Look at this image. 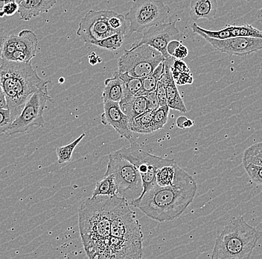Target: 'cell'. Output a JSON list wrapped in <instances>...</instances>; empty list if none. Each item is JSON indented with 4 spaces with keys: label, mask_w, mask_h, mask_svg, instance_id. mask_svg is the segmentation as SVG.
Wrapping results in <instances>:
<instances>
[{
    "label": "cell",
    "mask_w": 262,
    "mask_h": 259,
    "mask_svg": "<svg viewBox=\"0 0 262 259\" xmlns=\"http://www.w3.org/2000/svg\"><path fill=\"white\" fill-rule=\"evenodd\" d=\"M173 182L167 186L155 183L138 199L131 201V206L158 222L177 219L194 201L198 184L191 175L174 163Z\"/></svg>",
    "instance_id": "6da1fadb"
},
{
    "label": "cell",
    "mask_w": 262,
    "mask_h": 259,
    "mask_svg": "<svg viewBox=\"0 0 262 259\" xmlns=\"http://www.w3.org/2000/svg\"><path fill=\"white\" fill-rule=\"evenodd\" d=\"M111 196H91L80 206V234L90 258H104L111 236Z\"/></svg>",
    "instance_id": "7a4b0ae2"
},
{
    "label": "cell",
    "mask_w": 262,
    "mask_h": 259,
    "mask_svg": "<svg viewBox=\"0 0 262 259\" xmlns=\"http://www.w3.org/2000/svg\"><path fill=\"white\" fill-rule=\"evenodd\" d=\"M0 83L14 121L29 97L37 91H47L50 82L39 76L31 62L21 63L3 59Z\"/></svg>",
    "instance_id": "3957f363"
},
{
    "label": "cell",
    "mask_w": 262,
    "mask_h": 259,
    "mask_svg": "<svg viewBox=\"0 0 262 259\" xmlns=\"http://www.w3.org/2000/svg\"><path fill=\"white\" fill-rule=\"evenodd\" d=\"M261 236V232L247 224L243 217L234 218L217 236L212 258H249Z\"/></svg>",
    "instance_id": "277c9868"
},
{
    "label": "cell",
    "mask_w": 262,
    "mask_h": 259,
    "mask_svg": "<svg viewBox=\"0 0 262 259\" xmlns=\"http://www.w3.org/2000/svg\"><path fill=\"white\" fill-rule=\"evenodd\" d=\"M104 176L112 174L117 187V196L133 201L138 199L143 191L142 178L137 167L114 152L108 156Z\"/></svg>",
    "instance_id": "5b68a950"
},
{
    "label": "cell",
    "mask_w": 262,
    "mask_h": 259,
    "mask_svg": "<svg viewBox=\"0 0 262 259\" xmlns=\"http://www.w3.org/2000/svg\"><path fill=\"white\" fill-rule=\"evenodd\" d=\"M170 11L163 0H133L130 11L124 15L130 23L129 35L134 32L143 33L151 26L163 24Z\"/></svg>",
    "instance_id": "8992f818"
},
{
    "label": "cell",
    "mask_w": 262,
    "mask_h": 259,
    "mask_svg": "<svg viewBox=\"0 0 262 259\" xmlns=\"http://www.w3.org/2000/svg\"><path fill=\"white\" fill-rule=\"evenodd\" d=\"M111 236L143 242L142 226L130 209L129 202L117 195L111 196Z\"/></svg>",
    "instance_id": "52a82bcc"
},
{
    "label": "cell",
    "mask_w": 262,
    "mask_h": 259,
    "mask_svg": "<svg viewBox=\"0 0 262 259\" xmlns=\"http://www.w3.org/2000/svg\"><path fill=\"white\" fill-rule=\"evenodd\" d=\"M164 60L161 52L147 44H142L124 51L118 60V71L142 78L150 75Z\"/></svg>",
    "instance_id": "ba28073f"
},
{
    "label": "cell",
    "mask_w": 262,
    "mask_h": 259,
    "mask_svg": "<svg viewBox=\"0 0 262 259\" xmlns=\"http://www.w3.org/2000/svg\"><path fill=\"white\" fill-rule=\"evenodd\" d=\"M123 158L127 159L134 166L137 167L142 178V196L156 183V174L158 169L164 166L172 165L175 161L156 156L142 150L137 144L133 143L128 148H122L116 151ZM139 196V197H140Z\"/></svg>",
    "instance_id": "9c48e42d"
},
{
    "label": "cell",
    "mask_w": 262,
    "mask_h": 259,
    "mask_svg": "<svg viewBox=\"0 0 262 259\" xmlns=\"http://www.w3.org/2000/svg\"><path fill=\"white\" fill-rule=\"evenodd\" d=\"M52 102L47 91H37L29 97L25 103L20 114L8 126L6 134L7 135L24 133L33 127H43L45 121L43 111L47 102Z\"/></svg>",
    "instance_id": "30bf717a"
},
{
    "label": "cell",
    "mask_w": 262,
    "mask_h": 259,
    "mask_svg": "<svg viewBox=\"0 0 262 259\" xmlns=\"http://www.w3.org/2000/svg\"><path fill=\"white\" fill-rule=\"evenodd\" d=\"M112 10H90L81 18L76 34L84 44H92L116 34L108 23Z\"/></svg>",
    "instance_id": "8fae6325"
},
{
    "label": "cell",
    "mask_w": 262,
    "mask_h": 259,
    "mask_svg": "<svg viewBox=\"0 0 262 259\" xmlns=\"http://www.w3.org/2000/svg\"><path fill=\"white\" fill-rule=\"evenodd\" d=\"M179 19H176L173 22L167 24L163 23L159 25L151 26L144 32L140 41L134 43L130 48L139 47L142 44H147L161 52L165 59L170 58L171 56L167 52L168 43L173 40H179L181 37V33L176 25Z\"/></svg>",
    "instance_id": "7c38bea8"
},
{
    "label": "cell",
    "mask_w": 262,
    "mask_h": 259,
    "mask_svg": "<svg viewBox=\"0 0 262 259\" xmlns=\"http://www.w3.org/2000/svg\"><path fill=\"white\" fill-rule=\"evenodd\" d=\"M200 36L211 44L214 50L229 55L246 56L262 48V38L258 37H235L217 40L204 34Z\"/></svg>",
    "instance_id": "4fadbf2b"
},
{
    "label": "cell",
    "mask_w": 262,
    "mask_h": 259,
    "mask_svg": "<svg viewBox=\"0 0 262 259\" xmlns=\"http://www.w3.org/2000/svg\"><path fill=\"white\" fill-rule=\"evenodd\" d=\"M103 101L104 112L101 116V124L112 126L121 137L130 141L133 132L130 129V121L122 112L119 103L110 101Z\"/></svg>",
    "instance_id": "5bb4252c"
},
{
    "label": "cell",
    "mask_w": 262,
    "mask_h": 259,
    "mask_svg": "<svg viewBox=\"0 0 262 259\" xmlns=\"http://www.w3.org/2000/svg\"><path fill=\"white\" fill-rule=\"evenodd\" d=\"M191 30L194 33L204 34L206 37L211 38L217 39V40H224L229 37H258L262 38L261 31L253 27L249 24H245L242 26H226L224 29L219 31H211L203 29L201 26L196 25L195 23L191 25Z\"/></svg>",
    "instance_id": "9a60e30c"
},
{
    "label": "cell",
    "mask_w": 262,
    "mask_h": 259,
    "mask_svg": "<svg viewBox=\"0 0 262 259\" xmlns=\"http://www.w3.org/2000/svg\"><path fill=\"white\" fill-rule=\"evenodd\" d=\"M173 57L165 59L163 62L164 79H165V93H166L167 106L169 109L176 110L181 113L187 112L186 105L180 96L178 89V85L175 84L174 80L172 77L171 67L173 61Z\"/></svg>",
    "instance_id": "2e32d148"
},
{
    "label": "cell",
    "mask_w": 262,
    "mask_h": 259,
    "mask_svg": "<svg viewBox=\"0 0 262 259\" xmlns=\"http://www.w3.org/2000/svg\"><path fill=\"white\" fill-rule=\"evenodd\" d=\"M57 0H21L18 3V14L21 21H29L43 13L49 12Z\"/></svg>",
    "instance_id": "e0dca14e"
},
{
    "label": "cell",
    "mask_w": 262,
    "mask_h": 259,
    "mask_svg": "<svg viewBox=\"0 0 262 259\" xmlns=\"http://www.w3.org/2000/svg\"><path fill=\"white\" fill-rule=\"evenodd\" d=\"M122 112L127 116L130 121L137 116L149 111L148 102L145 96H130L123 98L119 103Z\"/></svg>",
    "instance_id": "ac0fdd59"
},
{
    "label": "cell",
    "mask_w": 262,
    "mask_h": 259,
    "mask_svg": "<svg viewBox=\"0 0 262 259\" xmlns=\"http://www.w3.org/2000/svg\"><path fill=\"white\" fill-rule=\"evenodd\" d=\"M217 11V0H191L190 17L193 21L206 19L213 21Z\"/></svg>",
    "instance_id": "d6986e66"
},
{
    "label": "cell",
    "mask_w": 262,
    "mask_h": 259,
    "mask_svg": "<svg viewBox=\"0 0 262 259\" xmlns=\"http://www.w3.org/2000/svg\"><path fill=\"white\" fill-rule=\"evenodd\" d=\"M101 96L103 101L116 103H119L125 96V87L118 71L115 72L111 78H106L104 82V91Z\"/></svg>",
    "instance_id": "ffe728a7"
},
{
    "label": "cell",
    "mask_w": 262,
    "mask_h": 259,
    "mask_svg": "<svg viewBox=\"0 0 262 259\" xmlns=\"http://www.w3.org/2000/svg\"><path fill=\"white\" fill-rule=\"evenodd\" d=\"M37 44L38 38L32 31L23 30L16 35V50L22 51L32 59L36 56Z\"/></svg>",
    "instance_id": "44dd1931"
},
{
    "label": "cell",
    "mask_w": 262,
    "mask_h": 259,
    "mask_svg": "<svg viewBox=\"0 0 262 259\" xmlns=\"http://www.w3.org/2000/svg\"><path fill=\"white\" fill-rule=\"evenodd\" d=\"M154 111H145L134 118L130 125L132 132L147 134L155 132L153 126Z\"/></svg>",
    "instance_id": "7402d4cb"
},
{
    "label": "cell",
    "mask_w": 262,
    "mask_h": 259,
    "mask_svg": "<svg viewBox=\"0 0 262 259\" xmlns=\"http://www.w3.org/2000/svg\"><path fill=\"white\" fill-rule=\"evenodd\" d=\"M164 70H165L164 64L163 62H161L160 65H157V67L150 75L142 78V88L135 96H144L147 93L155 91L157 88V83L163 75Z\"/></svg>",
    "instance_id": "603a6c76"
},
{
    "label": "cell",
    "mask_w": 262,
    "mask_h": 259,
    "mask_svg": "<svg viewBox=\"0 0 262 259\" xmlns=\"http://www.w3.org/2000/svg\"><path fill=\"white\" fill-rule=\"evenodd\" d=\"M117 194V187L115 183L114 177L112 174L104 176L101 181H98L96 185L92 196H113Z\"/></svg>",
    "instance_id": "cb8c5ba5"
},
{
    "label": "cell",
    "mask_w": 262,
    "mask_h": 259,
    "mask_svg": "<svg viewBox=\"0 0 262 259\" xmlns=\"http://www.w3.org/2000/svg\"><path fill=\"white\" fill-rule=\"evenodd\" d=\"M258 165L262 166V144L256 143L246 149L244 152L243 165Z\"/></svg>",
    "instance_id": "d4e9b609"
},
{
    "label": "cell",
    "mask_w": 262,
    "mask_h": 259,
    "mask_svg": "<svg viewBox=\"0 0 262 259\" xmlns=\"http://www.w3.org/2000/svg\"><path fill=\"white\" fill-rule=\"evenodd\" d=\"M85 136H86V134L83 133L78 138L75 139L74 142L70 143V144L57 147L56 154L58 164L62 165V164L67 163V162H70L71 161L74 150L78 146V144L84 138Z\"/></svg>",
    "instance_id": "484cf974"
},
{
    "label": "cell",
    "mask_w": 262,
    "mask_h": 259,
    "mask_svg": "<svg viewBox=\"0 0 262 259\" xmlns=\"http://www.w3.org/2000/svg\"><path fill=\"white\" fill-rule=\"evenodd\" d=\"M124 36L125 35L122 33L114 34L105 38L93 42L92 45L105 49L106 50L115 51L122 47Z\"/></svg>",
    "instance_id": "4316f807"
},
{
    "label": "cell",
    "mask_w": 262,
    "mask_h": 259,
    "mask_svg": "<svg viewBox=\"0 0 262 259\" xmlns=\"http://www.w3.org/2000/svg\"><path fill=\"white\" fill-rule=\"evenodd\" d=\"M119 77L122 78L125 87V96H135L142 88V78L131 76L127 73H119Z\"/></svg>",
    "instance_id": "83f0119b"
},
{
    "label": "cell",
    "mask_w": 262,
    "mask_h": 259,
    "mask_svg": "<svg viewBox=\"0 0 262 259\" xmlns=\"http://www.w3.org/2000/svg\"><path fill=\"white\" fill-rule=\"evenodd\" d=\"M174 163L172 165L164 166L157 170V174H156V183L159 186H167L171 184L174 176Z\"/></svg>",
    "instance_id": "f1b7e54d"
},
{
    "label": "cell",
    "mask_w": 262,
    "mask_h": 259,
    "mask_svg": "<svg viewBox=\"0 0 262 259\" xmlns=\"http://www.w3.org/2000/svg\"><path fill=\"white\" fill-rule=\"evenodd\" d=\"M108 23L111 29L116 33H122L126 35L127 33V21L124 14H119L112 11L110 15Z\"/></svg>",
    "instance_id": "f546056e"
},
{
    "label": "cell",
    "mask_w": 262,
    "mask_h": 259,
    "mask_svg": "<svg viewBox=\"0 0 262 259\" xmlns=\"http://www.w3.org/2000/svg\"><path fill=\"white\" fill-rule=\"evenodd\" d=\"M170 109L167 105L159 106L154 111L153 126L155 131L163 129L164 126L167 124Z\"/></svg>",
    "instance_id": "4dcf8cb0"
},
{
    "label": "cell",
    "mask_w": 262,
    "mask_h": 259,
    "mask_svg": "<svg viewBox=\"0 0 262 259\" xmlns=\"http://www.w3.org/2000/svg\"><path fill=\"white\" fill-rule=\"evenodd\" d=\"M244 167L250 180L257 185H261L262 184V166L248 164V165H244Z\"/></svg>",
    "instance_id": "1f68e13d"
},
{
    "label": "cell",
    "mask_w": 262,
    "mask_h": 259,
    "mask_svg": "<svg viewBox=\"0 0 262 259\" xmlns=\"http://www.w3.org/2000/svg\"><path fill=\"white\" fill-rule=\"evenodd\" d=\"M172 77L174 80L175 84L179 86L183 85H190L194 82L192 73L186 72V73H178L174 70H171Z\"/></svg>",
    "instance_id": "d6a6232c"
},
{
    "label": "cell",
    "mask_w": 262,
    "mask_h": 259,
    "mask_svg": "<svg viewBox=\"0 0 262 259\" xmlns=\"http://www.w3.org/2000/svg\"><path fill=\"white\" fill-rule=\"evenodd\" d=\"M16 37V34H12V35L7 37L5 42L4 47H3L2 58L8 60L9 57L12 55L13 52H15Z\"/></svg>",
    "instance_id": "836d02e7"
},
{
    "label": "cell",
    "mask_w": 262,
    "mask_h": 259,
    "mask_svg": "<svg viewBox=\"0 0 262 259\" xmlns=\"http://www.w3.org/2000/svg\"><path fill=\"white\" fill-rule=\"evenodd\" d=\"M156 95L160 106L167 105L166 93H165V79H164V73L161 78L157 83L156 88Z\"/></svg>",
    "instance_id": "e575fe53"
},
{
    "label": "cell",
    "mask_w": 262,
    "mask_h": 259,
    "mask_svg": "<svg viewBox=\"0 0 262 259\" xmlns=\"http://www.w3.org/2000/svg\"><path fill=\"white\" fill-rule=\"evenodd\" d=\"M12 121L9 109H0V135L6 134L8 126H10Z\"/></svg>",
    "instance_id": "d590c367"
},
{
    "label": "cell",
    "mask_w": 262,
    "mask_h": 259,
    "mask_svg": "<svg viewBox=\"0 0 262 259\" xmlns=\"http://www.w3.org/2000/svg\"><path fill=\"white\" fill-rule=\"evenodd\" d=\"M18 11V4L15 1L8 2L5 4L3 7L0 9V17H5V16H13Z\"/></svg>",
    "instance_id": "8d00e7d4"
},
{
    "label": "cell",
    "mask_w": 262,
    "mask_h": 259,
    "mask_svg": "<svg viewBox=\"0 0 262 259\" xmlns=\"http://www.w3.org/2000/svg\"><path fill=\"white\" fill-rule=\"evenodd\" d=\"M188 55V49L183 43L180 42L176 48L173 50V52L171 54V57H173L175 59H180V60H183L185 58H186Z\"/></svg>",
    "instance_id": "74e56055"
},
{
    "label": "cell",
    "mask_w": 262,
    "mask_h": 259,
    "mask_svg": "<svg viewBox=\"0 0 262 259\" xmlns=\"http://www.w3.org/2000/svg\"><path fill=\"white\" fill-rule=\"evenodd\" d=\"M171 70L178 72V73H186V72H191L189 67L188 66L186 62L180 59H173V63L171 67Z\"/></svg>",
    "instance_id": "f35d334b"
},
{
    "label": "cell",
    "mask_w": 262,
    "mask_h": 259,
    "mask_svg": "<svg viewBox=\"0 0 262 259\" xmlns=\"http://www.w3.org/2000/svg\"><path fill=\"white\" fill-rule=\"evenodd\" d=\"M146 96L147 102L149 105V111H153L156 110L160 106L159 105L158 101H157V95H156V91H152L144 95Z\"/></svg>",
    "instance_id": "ab89813d"
},
{
    "label": "cell",
    "mask_w": 262,
    "mask_h": 259,
    "mask_svg": "<svg viewBox=\"0 0 262 259\" xmlns=\"http://www.w3.org/2000/svg\"><path fill=\"white\" fill-rule=\"evenodd\" d=\"M176 125L180 129H187V128H191V126H194V121L192 119H188L185 116H180L177 119Z\"/></svg>",
    "instance_id": "60d3db41"
},
{
    "label": "cell",
    "mask_w": 262,
    "mask_h": 259,
    "mask_svg": "<svg viewBox=\"0 0 262 259\" xmlns=\"http://www.w3.org/2000/svg\"><path fill=\"white\" fill-rule=\"evenodd\" d=\"M88 61L90 65H98V64L101 63L102 62V58H100L98 55H96V52H93L90 55H88Z\"/></svg>",
    "instance_id": "b9f144b4"
},
{
    "label": "cell",
    "mask_w": 262,
    "mask_h": 259,
    "mask_svg": "<svg viewBox=\"0 0 262 259\" xmlns=\"http://www.w3.org/2000/svg\"><path fill=\"white\" fill-rule=\"evenodd\" d=\"M8 35L6 31L3 28L0 29V58H2V54H3V47H4L5 42L7 38Z\"/></svg>",
    "instance_id": "7bdbcfd3"
},
{
    "label": "cell",
    "mask_w": 262,
    "mask_h": 259,
    "mask_svg": "<svg viewBox=\"0 0 262 259\" xmlns=\"http://www.w3.org/2000/svg\"><path fill=\"white\" fill-rule=\"evenodd\" d=\"M8 109V106L4 93L2 89L1 83H0V109Z\"/></svg>",
    "instance_id": "ee69618b"
},
{
    "label": "cell",
    "mask_w": 262,
    "mask_h": 259,
    "mask_svg": "<svg viewBox=\"0 0 262 259\" xmlns=\"http://www.w3.org/2000/svg\"><path fill=\"white\" fill-rule=\"evenodd\" d=\"M11 1H14V0H0V9L3 7L5 4ZM14 1H15V0H14Z\"/></svg>",
    "instance_id": "f6af8a7d"
},
{
    "label": "cell",
    "mask_w": 262,
    "mask_h": 259,
    "mask_svg": "<svg viewBox=\"0 0 262 259\" xmlns=\"http://www.w3.org/2000/svg\"><path fill=\"white\" fill-rule=\"evenodd\" d=\"M256 17L258 18V21L261 22V10L259 9L258 11V14H256Z\"/></svg>",
    "instance_id": "bcb514c9"
},
{
    "label": "cell",
    "mask_w": 262,
    "mask_h": 259,
    "mask_svg": "<svg viewBox=\"0 0 262 259\" xmlns=\"http://www.w3.org/2000/svg\"><path fill=\"white\" fill-rule=\"evenodd\" d=\"M65 78H63V77H61V78H59V83L60 84H62L63 83H64Z\"/></svg>",
    "instance_id": "7dc6e473"
},
{
    "label": "cell",
    "mask_w": 262,
    "mask_h": 259,
    "mask_svg": "<svg viewBox=\"0 0 262 259\" xmlns=\"http://www.w3.org/2000/svg\"><path fill=\"white\" fill-rule=\"evenodd\" d=\"M3 59L2 58H0V66H1L2 65H3Z\"/></svg>",
    "instance_id": "c3c4849f"
},
{
    "label": "cell",
    "mask_w": 262,
    "mask_h": 259,
    "mask_svg": "<svg viewBox=\"0 0 262 259\" xmlns=\"http://www.w3.org/2000/svg\"><path fill=\"white\" fill-rule=\"evenodd\" d=\"M1 66H2V65H1ZM1 66H0V70H1Z\"/></svg>",
    "instance_id": "681fc988"
}]
</instances>
